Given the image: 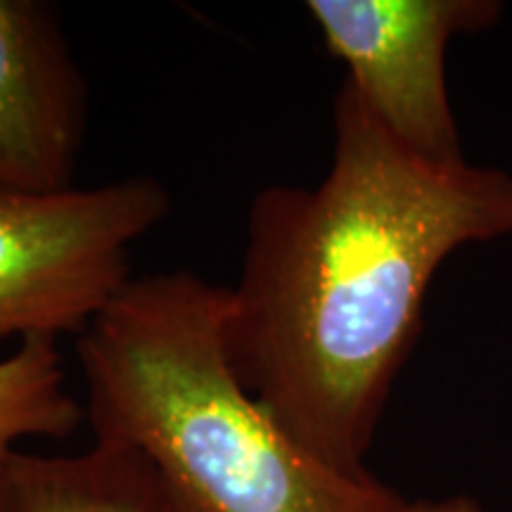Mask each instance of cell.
Listing matches in <instances>:
<instances>
[{
    "label": "cell",
    "mask_w": 512,
    "mask_h": 512,
    "mask_svg": "<svg viewBox=\"0 0 512 512\" xmlns=\"http://www.w3.org/2000/svg\"><path fill=\"white\" fill-rule=\"evenodd\" d=\"M313 24L373 117L432 159H465L446 81L453 38L501 22L498 0H309Z\"/></svg>",
    "instance_id": "obj_4"
},
{
    "label": "cell",
    "mask_w": 512,
    "mask_h": 512,
    "mask_svg": "<svg viewBox=\"0 0 512 512\" xmlns=\"http://www.w3.org/2000/svg\"><path fill=\"white\" fill-rule=\"evenodd\" d=\"M171 498H174V496H171ZM174 512H185V510L181 508V505H178V503L174 501Z\"/></svg>",
    "instance_id": "obj_9"
},
{
    "label": "cell",
    "mask_w": 512,
    "mask_h": 512,
    "mask_svg": "<svg viewBox=\"0 0 512 512\" xmlns=\"http://www.w3.org/2000/svg\"><path fill=\"white\" fill-rule=\"evenodd\" d=\"M88 124V86L41 0H0V188H72Z\"/></svg>",
    "instance_id": "obj_5"
},
{
    "label": "cell",
    "mask_w": 512,
    "mask_h": 512,
    "mask_svg": "<svg viewBox=\"0 0 512 512\" xmlns=\"http://www.w3.org/2000/svg\"><path fill=\"white\" fill-rule=\"evenodd\" d=\"M152 176L93 188H0V342L79 339L131 283V247L166 221Z\"/></svg>",
    "instance_id": "obj_3"
},
{
    "label": "cell",
    "mask_w": 512,
    "mask_h": 512,
    "mask_svg": "<svg viewBox=\"0 0 512 512\" xmlns=\"http://www.w3.org/2000/svg\"><path fill=\"white\" fill-rule=\"evenodd\" d=\"M508 235L512 174L408 150L344 81L323 181L268 185L249 207L226 323L242 384L318 460L368 475L434 275Z\"/></svg>",
    "instance_id": "obj_1"
},
{
    "label": "cell",
    "mask_w": 512,
    "mask_h": 512,
    "mask_svg": "<svg viewBox=\"0 0 512 512\" xmlns=\"http://www.w3.org/2000/svg\"><path fill=\"white\" fill-rule=\"evenodd\" d=\"M396 512H484L477 498L467 494H456L446 498H418V501H403Z\"/></svg>",
    "instance_id": "obj_8"
},
{
    "label": "cell",
    "mask_w": 512,
    "mask_h": 512,
    "mask_svg": "<svg viewBox=\"0 0 512 512\" xmlns=\"http://www.w3.org/2000/svg\"><path fill=\"white\" fill-rule=\"evenodd\" d=\"M228 287L178 271L133 275L76 339L95 441L150 460L185 512H396L399 491L344 475L285 432L242 384Z\"/></svg>",
    "instance_id": "obj_2"
},
{
    "label": "cell",
    "mask_w": 512,
    "mask_h": 512,
    "mask_svg": "<svg viewBox=\"0 0 512 512\" xmlns=\"http://www.w3.org/2000/svg\"><path fill=\"white\" fill-rule=\"evenodd\" d=\"M0 512H174L150 460L102 444L76 456L15 451L0 467Z\"/></svg>",
    "instance_id": "obj_6"
},
{
    "label": "cell",
    "mask_w": 512,
    "mask_h": 512,
    "mask_svg": "<svg viewBox=\"0 0 512 512\" xmlns=\"http://www.w3.org/2000/svg\"><path fill=\"white\" fill-rule=\"evenodd\" d=\"M83 408L67 389L57 339L29 337L0 358V467L29 437L64 439L76 432Z\"/></svg>",
    "instance_id": "obj_7"
}]
</instances>
